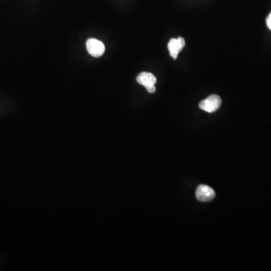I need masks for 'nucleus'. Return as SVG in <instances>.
<instances>
[{"label": "nucleus", "mask_w": 271, "mask_h": 271, "mask_svg": "<svg viewBox=\"0 0 271 271\" xmlns=\"http://www.w3.org/2000/svg\"><path fill=\"white\" fill-rule=\"evenodd\" d=\"M222 105V100L218 95H211L207 99L201 101L199 104V107L205 112L212 113L216 112Z\"/></svg>", "instance_id": "nucleus-1"}, {"label": "nucleus", "mask_w": 271, "mask_h": 271, "mask_svg": "<svg viewBox=\"0 0 271 271\" xmlns=\"http://www.w3.org/2000/svg\"><path fill=\"white\" fill-rule=\"evenodd\" d=\"M137 81L139 84L144 86L150 94L155 92L156 87L155 85L157 83V79L154 75L150 72H141L137 76Z\"/></svg>", "instance_id": "nucleus-2"}, {"label": "nucleus", "mask_w": 271, "mask_h": 271, "mask_svg": "<svg viewBox=\"0 0 271 271\" xmlns=\"http://www.w3.org/2000/svg\"><path fill=\"white\" fill-rule=\"evenodd\" d=\"M86 46L87 52L94 58H100L105 52L104 43L96 39H89L86 42Z\"/></svg>", "instance_id": "nucleus-3"}, {"label": "nucleus", "mask_w": 271, "mask_h": 271, "mask_svg": "<svg viewBox=\"0 0 271 271\" xmlns=\"http://www.w3.org/2000/svg\"><path fill=\"white\" fill-rule=\"evenodd\" d=\"M215 193L213 189L206 185H201L196 190V197L201 202H209L213 200Z\"/></svg>", "instance_id": "nucleus-4"}, {"label": "nucleus", "mask_w": 271, "mask_h": 271, "mask_svg": "<svg viewBox=\"0 0 271 271\" xmlns=\"http://www.w3.org/2000/svg\"><path fill=\"white\" fill-rule=\"evenodd\" d=\"M186 45V41L183 37H179L178 39H171L168 43V49L169 54L173 59H177L178 54L180 52Z\"/></svg>", "instance_id": "nucleus-5"}, {"label": "nucleus", "mask_w": 271, "mask_h": 271, "mask_svg": "<svg viewBox=\"0 0 271 271\" xmlns=\"http://www.w3.org/2000/svg\"><path fill=\"white\" fill-rule=\"evenodd\" d=\"M267 25H268V28L270 29V30H271V14H270L269 16L268 17V18H267Z\"/></svg>", "instance_id": "nucleus-6"}]
</instances>
